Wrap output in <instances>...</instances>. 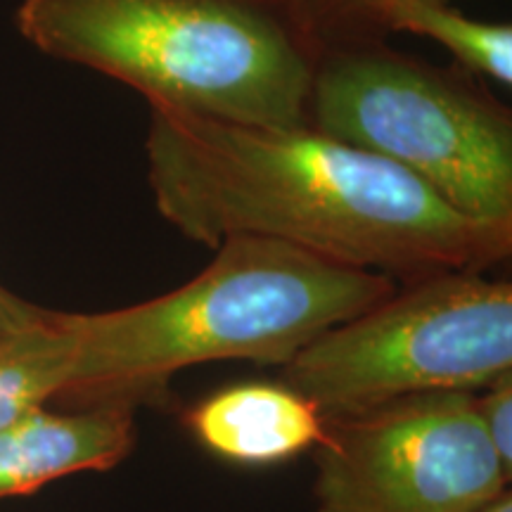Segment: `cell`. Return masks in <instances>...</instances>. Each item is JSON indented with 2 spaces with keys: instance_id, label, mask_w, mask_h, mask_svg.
Listing matches in <instances>:
<instances>
[{
  "instance_id": "obj_1",
  "label": "cell",
  "mask_w": 512,
  "mask_h": 512,
  "mask_svg": "<svg viewBox=\"0 0 512 512\" xmlns=\"http://www.w3.org/2000/svg\"><path fill=\"white\" fill-rule=\"evenodd\" d=\"M147 107L155 209L195 245L278 240L399 285L510 259L512 228L467 219L399 166L309 124L252 126Z\"/></svg>"
},
{
  "instance_id": "obj_2",
  "label": "cell",
  "mask_w": 512,
  "mask_h": 512,
  "mask_svg": "<svg viewBox=\"0 0 512 512\" xmlns=\"http://www.w3.org/2000/svg\"><path fill=\"white\" fill-rule=\"evenodd\" d=\"M207 268L159 297L69 313L76 363L60 408H138L195 366L283 368L313 339L380 304L392 278L266 238H228Z\"/></svg>"
},
{
  "instance_id": "obj_3",
  "label": "cell",
  "mask_w": 512,
  "mask_h": 512,
  "mask_svg": "<svg viewBox=\"0 0 512 512\" xmlns=\"http://www.w3.org/2000/svg\"><path fill=\"white\" fill-rule=\"evenodd\" d=\"M17 31L43 55L147 105L252 126H304L320 41L292 0H22Z\"/></svg>"
},
{
  "instance_id": "obj_4",
  "label": "cell",
  "mask_w": 512,
  "mask_h": 512,
  "mask_svg": "<svg viewBox=\"0 0 512 512\" xmlns=\"http://www.w3.org/2000/svg\"><path fill=\"white\" fill-rule=\"evenodd\" d=\"M306 124L399 166L467 219L512 228V114L458 64L382 36L325 41Z\"/></svg>"
},
{
  "instance_id": "obj_5",
  "label": "cell",
  "mask_w": 512,
  "mask_h": 512,
  "mask_svg": "<svg viewBox=\"0 0 512 512\" xmlns=\"http://www.w3.org/2000/svg\"><path fill=\"white\" fill-rule=\"evenodd\" d=\"M323 418L403 396L475 394L512 373V285L446 271L396 285L280 368Z\"/></svg>"
},
{
  "instance_id": "obj_6",
  "label": "cell",
  "mask_w": 512,
  "mask_h": 512,
  "mask_svg": "<svg viewBox=\"0 0 512 512\" xmlns=\"http://www.w3.org/2000/svg\"><path fill=\"white\" fill-rule=\"evenodd\" d=\"M311 456L313 512H477L512 479L467 392L330 415Z\"/></svg>"
},
{
  "instance_id": "obj_7",
  "label": "cell",
  "mask_w": 512,
  "mask_h": 512,
  "mask_svg": "<svg viewBox=\"0 0 512 512\" xmlns=\"http://www.w3.org/2000/svg\"><path fill=\"white\" fill-rule=\"evenodd\" d=\"M136 444L133 406L34 408L0 427V501L64 477L112 470Z\"/></svg>"
},
{
  "instance_id": "obj_8",
  "label": "cell",
  "mask_w": 512,
  "mask_h": 512,
  "mask_svg": "<svg viewBox=\"0 0 512 512\" xmlns=\"http://www.w3.org/2000/svg\"><path fill=\"white\" fill-rule=\"evenodd\" d=\"M185 430L204 451L242 467H271L311 453L325 430L313 401L280 382H240L216 389L183 413Z\"/></svg>"
},
{
  "instance_id": "obj_9",
  "label": "cell",
  "mask_w": 512,
  "mask_h": 512,
  "mask_svg": "<svg viewBox=\"0 0 512 512\" xmlns=\"http://www.w3.org/2000/svg\"><path fill=\"white\" fill-rule=\"evenodd\" d=\"M415 34L439 43L460 69L512 86V24L484 22L451 0H375L363 10L351 36ZM349 38V36H347Z\"/></svg>"
},
{
  "instance_id": "obj_10",
  "label": "cell",
  "mask_w": 512,
  "mask_h": 512,
  "mask_svg": "<svg viewBox=\"0 0 512 512\" xmlns=\"http://www.w3.org/2000/svg\"><path fill=\"white\" fill-rule=\"evenodd\" d=\"M76 363L69 313L43 311L24 328L0 335V427L67 392Z\"/></svg>"
},
{
  "instance_id": "obj_11",
  "label": "cell",
  "mask_w": 512,
  "mask_h": 512,
  "mask_svg": "<svg viewBox=\"0 0 512 512\" xmlns=\"http://www.w3.org/2000/svg\"><path fill=\"white\" fill-rule=\"evenodd\" d=\"M472 396L486 439L512 475V373L501 375Z\"/></svg>"
},
{
  "instance_id": "obj_12",
  "label": "cell",
  "mask_w": 512,
  "mask_h": 512,
  "mask_svg": "<svg viewBox=\"0 0 512 512\" xmlns=\"http://www.w3.org/2000/svg\"><path fill=\"white\" fill-rule=\"evenodd\" d=\"M292 3L311 34L325 43L354 34L363 10L375 0H292Z\"/></svg>"
},
{
  "instance_id": "obj_13",
  "label": "cell",
  "mask_w": 512,
  "mask_h": 512,
  "mask_svg": "<svg viewBox=\"0 0 512 512\" xmlns=\"http://www.w3.org/2000/svg\"><path fill=\"white\" fill-rule=\"evenodd\" d=\"M43 306H36L27 299L17 297L8 287L0 285V335L3 332L24 328V325L34 323L36 318L43 316Z\"/></svg>"
},
{
  "instance_id": "obj_14",
  "label": "cell",
  "mask_w": 512,
  "mask_h": 512,
  "mask_svg": "<svg viewBox=\"0 0 512 512\" xmlns=\"http://www.w3.org/2000/svg\"><path fill=\"white\" fill-rule=\"evenodd\" d=\"M477 512H512V494H510V489L503 491L501 496L494 498V501H491L489 505H484V508L477 510Z\"/></svg>"
}]
</instances>
